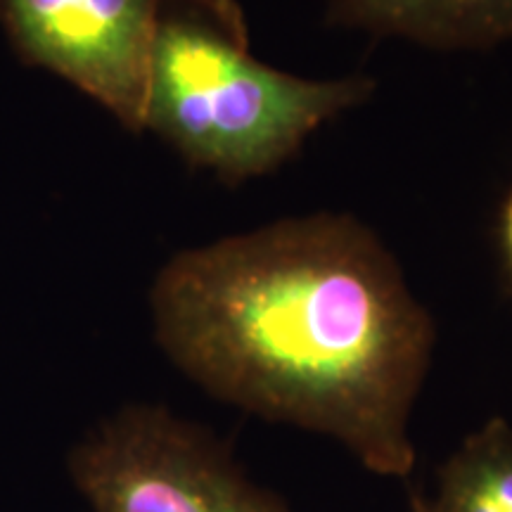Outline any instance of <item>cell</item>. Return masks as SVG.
I'll return each instance as SVG.
<instances>
[{
    "instance_id": "obj_1",
    "label": "cell",
    "mask_w": 512,
    "mask_h": 512,
    "mask_svg": "<svg viewBox=\"0 0 512 512\" xmlns=\"http://www.w3.org/2000/svg\"><path fill=\"white\" fill-rule=\"evenodd\" d=\"M150 313L157 347L211 399L411 477L437 328L366 223L320 211L183 249Z\"/></svg>"
},
{
    "instance_id": "obj_2",
    "label": "cell",
    "mask_w": 512,
    "mask_h": 512,
    "mask_svg": "<svg viewBox=\"0 0 512 512\" xmlns=\"http://www.w3.org/2000/svg\"><path fill=\"white\" fill-rule=\"evenodd\" d=\"M373 93L368 76L316 81L261 62L240 0H164L145 131L192 169L240 185L278 171L320 126Z\"/></svg>"
},
{
    "instance_id": "obj_3",
    "label": "cell",
    "mask_w": 512,
    "mask_h": 512,
    "mask_svg": "<svg viewBox=\"0 0 512 512\" xmlns=\"http://www.w3.org/2000/svg\"><path fill=\"white\" fill-rule=\"evenodd\" d=\"M88 512H294L256 484L226 441L157 403H128L67 453Z\"/></svg>"
},
{
    "instance_id": "obj_4",
    "label": "cell",
    "mask_w": 512,
    "mask_h": 512,
    "mask_svg": "<svg viewBox=\"0 0 512 512\" xmlns=\"http://www.w3.org/2000/svg\"><path fill=\"white\" fill-rule=\"evenodd\" d=\"M164 0H0V29L27 67L67 81L126 131H145Z\"/></svg>"
},
{
    "instance_id": "obj_5",
    "label": "cell",
    "mask_w": 512,
    "mask_h": 512,
    "mask_svg": "<svg viewBox=\"0 0 512 512\" xmlns=\"http://www.w3.org/2000/svg\"><path fill=\"white\" fill-rule=\"evenodd\" d=\"M323 12L330 27L444 53L512 41V0H323Z\"/></svg>"
},
{
    "instance_id": "obj_6",
    "label": "cell",
    "mask_w": 512,
    "mask_h": 512,
    "mask_svg": "<svg viewBox=\"0 0 512 512\" xmlns=\"http://www.w3.org/2000/svg\"><path fill=\"white\" fill-rule=\"evenodd\" d=\"M427 512H512V425L486 420L448 456Z\"/></svg>"
},
{
    "instance_id": "obj_7",
    "label": "cell",
    "mask_w": 512,
    "mask_h": 512,
    "mask_svg": "<svg viewBox=\"0 0 512 512\" xmlns=\"http://www.w3.org/2000/svg\"><path fill=\"white\" fill-rule=\"evenodd\" d=\"M501 247L505 254V264L512 275V190L501 209Z\"/></svg>"
},
{
    "instance_id": "obj_8",
    "label": "cell",
    "mask_w": 512,
    "mask_h": 512,
    "mask_svg": "<svg viewBox=\"0 0 512 512\" xmlns=\"http://www.w3.org/2000/svg\"><path fill=\"white\" fill-rule=\"evenodd\" d=\"M411 510L413 512H427V496L420 494V491H413V494H411Z\"/></svg>"
}]
</instances>
